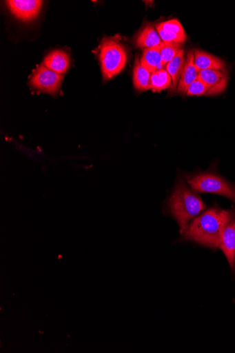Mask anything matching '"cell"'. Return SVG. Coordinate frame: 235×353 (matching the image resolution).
<instances>
[{"mask_svg":"<svg viewBox=\"0 0 235 353\" xmlns=\"http://www.w3.org/2000/svg\"><path fill=\"white\" fill-rule=\"evenodd\" d=\"M233 210H225L218 206L208 209L188 224L181 233L183 239L210 248H218L223 228Z\"/></svg>","mask_w":235,"mask_h":353,"instance_id":"obj_1","label":"cell"},{"mask_svg":"<svg viewBox=\"0 0 235 353\" xmlns=\"http://www.w3.org/2000/svg\"><path fill=\"white\" fill-rule=\"evenodd\" d=\"M206 207L203 199L179 176L174 190L167 201V208L177 221L181 233L187 228L189 221L203 212Z\"/></svg>","mask_w":235,"mask_h":353,"instance_id":"obj_2","label":"cell"},{"mask_svg":"<svg viewBox=\"0 0 235 353\" xmlns=\"http://www.w3.org/2000/svg\"><path fill=\"white\" fill-rule=\"evenodd\" d=\"M185 179L196 194L218 195L235 203V184L220 175L216 167L207 171L187 174Z\"/></svg>","mask_w":235,"mask_h":353,"instance_id":"obj_3","label":"cell"},{"mask_svg":"<svg viewBox=\"0 0 235 353\" xmlns=\"http://www.w3.org/2000/svg\"><path fill=\"white\" fill-rule=\"evenodd\" d=\"M99 61L105 81L118 75L127 61L125 47L117 40L105 38L99 46Z\"/></svg>","mask_w":235,"mask_h":353,"instance_id":"obj_4","label":"cell"},{"mask_svg":"<svg viewBox=\"0 0 235 353\" xmlns=\"http://www.w3.org/2000/svg\"><path fill=\"white\" fill-rule=\"evenodd\" d=\"M63 77L47 68L43 63L33 72L30 83L33 88L49 94H55L60 88Z\"/></svg>","mask_w":235,"mask_h":353,"instance_id":"obj_5","label":"cell"},{"mask_svg":"<svg viewBox=\"0 0 235 353\" xmlns=\"http://www.w3.org/2000/svg\"><path fill=\"white\" fill-rule=\"evenodd\" d=\"M11 13L22 21L35 20L39 15L43 1L41 0H8L6 1Z\"/></svg>","mask_w":235,"mask_h":353,"instance_id":"obj_6","label":"cell"},{"mask_svg":"<svg viewBox=\"0 0 235 353\" xmlns=\"http://www.w3.org/2000/svg\"><path fill=\"white\" fill-rule=\"evenodd\" d=\"M226 256L233 272L235 271V209L226 220L221 235L218 248Z\"/></svg>","mask_w":235,"mask_h":353,"instance_id":"obj_7","label":"cell"},{"mask_svg":"<svg viewBox=\"0 0 235 353\" xmlns=\"http://www.w3.org/2000/svg\"><path fill=\"white\" fill-rule=\"evenodd\" d=\"M198 79L208 87L209 95H217L222 93L226 89L229 81L226 70L199 71Z\"/></svg>","mask_w":235,"mask_h":353,"instance_id":"obj_8","label":"cell"},{"mask_svg":"<svg viewBox=\"0 0 235 353\" xmlns=\"http://www.w3.org/2000/svg\"><path fill=\"white\" fill-rule=\"evenodd\" d=\"M43 64L49 70L62 76L70 67V57L65 52L55 50L45 57Z\"/></svg>","mask_w":235,"mask_h":353,"instance_id":"obj_9","label":"cell"},{"mask_svg":"<svg viewBox=\"0 0 235 353\" xmlns=\"http://www.w3.org/2000/svg\"><path fill=\"white\" fill-rule=\"evenodd\" d=\"M194 64L198 72L208 70H226L225 63L220 57L198 49L194 50Z\"/></svg>","mask_w":235,"mask_h":353,"instance_id":"obj_10","label":"cell"},{"mask_svg":"<svg viewBox=\"0 0 235 353\" xmlns=\"http://www.w3.org/2000/svg\"><path fill=\"white\" fill-rule=\"evenodd\" d=\"M198 71L194 64V50H190L186 57L185 66L181 77L178 91L180 94H186L190 85L198 79Z\"/></svg>","mask_w":235,"mask_h":353,"instance_id":"obj_11","label":"cell"},{"mask_svg":"<svg viewBox=\"0 0 235 353\" xmlns=\"http://www.w3.org/2000/svg\"><path fill=\"white\" fill-rule=\"evenodd\" d=\"M162 43L156 28L151 25L141 30L136 41L137 47L144 50L159 47Z\"/></svg>","mask_w":235,"mask_h":353,"instance_id":"obj_12","label":"cell"},{"mask_svg":"<svg viewBox=\"0 0 235 353\" xmlns=\"http://www.w3.org/2000/svg\"><path fill=\"white\" fill-rule=\"evenodd\" d=\"M186 57L185 51L182 49L178 54L165 65V70L172 77L173 84L172 90H176L178 88V83L185 66Z\"/></svg>","mask_w":235,"mask_h":353,"instance_id":"obj_13","label":"cell"},{"mask_svg":"<svg viewBox=\"0 0 235 353\" xmlns=\"http://www.w3.org/2000/svg\"><path fill=\"white\" fill-rule=\"evenodd\" d=\"M151 75L147 70L143 67L141 59L137 57L135 67L133 70V84L139 91H145L152 89Z\"/></svg>","mask_w":235,"mask_h":353,"instance_id":"obj_14","label":"cell"},{"mask_svg":"<svg viewBox=\"0 0 235 353\" xmlns=\"http://www.w3.org/2000/svg\"><path fill=\"white\" fill-rule=\"evenodd\" d=\"M141 63L150 73L162 69L160 46L143 50Z\"/></svg>","mask_w":235,"mask_h":353,"instance_id":"obj_15","label":"cell"},{"mask_svg":"<svg viewBox=\"0 0 235 353\" xmlns=\"http://www.w3.org/2000/svg\"><path fill=\"white\" fill-rule=\"evenodd\" d=\"M172 77L165 69L157 70L151 75V86L154 92H159L172 88Z\"/></svg>","mask_w":235,"mask_h":353,"instance_id":"obj_16","label":"cell"},{"mask_svg":"<svg viewBox=\"0 0 235 353\" xmlns=\"http://www.w3.org/2000/svg\"><path fill=\"white\" fill-rule=\"evenodd\" d=\"M181 50V44L162 43L160 46L162 67L170 62Z\"/></svg>","mask_w":235,"mask_h":353,"instance_id":"obj_17","label":"cell"},{"mask_svg":"<svg viewBox=\"0 0 235 353\" xmlns=\"http://www.w3.org/2000/svg\"><path fill=\"white\" fill-rule=\"evenodd\" d=\"M156 28L163 29L171 32V33L179 35L182 37L187 38L185 31L182 24L177 19H172L162 22L158 24Z\"/></svg>","mask_w":235,"mask_h":353,"instance_id":"obj_18","label":"cell"},{"mask_svg":"<svg viewBox=\"0 0 235 353\" xmlns=\"http://www.w3.org/2000/svg\"><path fill=\"white\" fill-rule=\"evenodd\" d=\"M156 30L163 43H177L181 45L184 43L187 39V38L182 37L163 29L156 28Z\"/></svg>","mask_w":235,"mask_h":353,"instance_id":"obj_19","label":"cell"},{"mask_svg":"<svg viewBox=\"0 0 235 353\" xmlns=\"http://www.w3.org/2000/svg\"><path fill=\"white\" fill-rule=\"evenodd\" d=\"M186 94L189 96L209 95V88L203 81L197 79L190 85Z\"/></svg>","mask_w":235,"mask_h":353,"instance_id":"obj_20","label":"cell"}]
</instances>
